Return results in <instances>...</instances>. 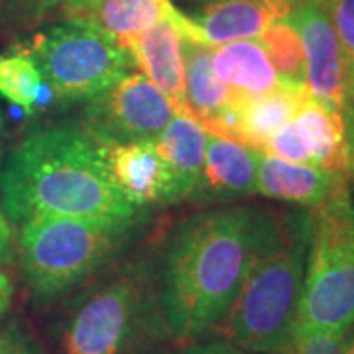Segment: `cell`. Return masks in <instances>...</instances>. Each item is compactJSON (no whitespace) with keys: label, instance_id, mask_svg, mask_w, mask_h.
I'll use <instances>...</instances> for the list:
<instances>
[{"label":"cell","instance_id":"1","mask_svg":"<svg viewBox=\"0 0 354 354\" xmlns=\"http://www.w3.org/2000/svg\"><path fill=\"white\" fill-rule=\"evenodd\" d=\"M264 218L266 209L218 207L174 230L156 279L171 339L199 341L221 327L241 293Z\"/></svg>","mask_w":354,"mask_h":354},{"label":"cell","instance_id":"2","mask_svg":"<svg viewBox=\"0 0 354 354\" xmlns=\"http://www.w3.org/2000/svg\"><path fill=\"white\" fill-rule=\"evenodd\" d=\"M12 223L38 215L136 225L140 209L114 185L101 146L83 128L48 127L26 136L0 174Z\"/></svg>","mask_w":354,"mask_h":354},{"label":"cell","instance_id":"3","mask_svg":"<svg viewBox=\"0 0 354 354\" xmlns=\"http://www.w3.org/2000/svg\"><path fill=\"white\" fill-rule=\"evenodd\" d=\"M311 218L266 209L241 293L221 323L225 341L250 354H288L304 293Z\"/></svg>","mask_w":354,"mask_h":354},{"label":"cell","instance_id":"4","mask_svg":"<svg viewBox=\"0 0 354 354\" xmlns=\"http://www.w3.org/2000/svg\"><path fill=\"white\" fill-rule=\"evenodd\" d=\"M167 333L150 268L128 266L65 305L55 323L59 354H144Z\"/></svg>","mask_w":354,"mask_h":354},{"label":"cell","instance_id":"5","mask_svg":"<svg viewBox=\"0 0 354 354\" xmlns=\"http://www.w3.org/2000/svg\"><path fill=\"white\" fill-rule=\"evenodd\" d=\"M134 227L55 215L20 223V266L34 299L51 304L83 286L122 250Z\"/></svg>","mask_w":354,"mask_h":354},{"label":"cell","instance_id":"6","mask_svg":"<svg viewBox=\"0 0 354 354\" xmlns=\"http://www.w3.org/2000/svg\"><path fill=\"white\" fill-rule=\"evenodd\" d=\"M309 230L304 293L295 337L342 333L354 325V197L346 176L317 205Z\"/></svg>","mask_w":354,"mask_h":354},{"label":"cell","instance_id":"7","mask_svg":"<svg viewBox=\"0 0 354 354\" xmlns=\"http://www.w3.org/2000/svg\"><path fill=\"white\" fill-rule=\"evenodd\" d=\"M26 48L59 101H88L130 73V51L71 20L48 26Z\"/></svg>","mask_w":354,"mask_h":354},{"label":"cell","instance_id":"8","mask_svg":"<svg viewBox=\"0 0 354 354\" xmlns=\"http://www.w3.org/2000/svg\"><path fill=\"white\" fill-rule=\"evenodd\" d=\"M176 109L144 73H128L88 99L83 130L97 144L152 142L167 127Z\"/></svg>","mask_w":354,"mask_h":354},{"label":"cell","instance_id":"9","mask_svg":"<svg viewBox=\"0 0 354 354\" xmlns=\"http://www.w3.org/2000/svg\"><path fill=\"white\" fill-rule=\"evenodd\" d=\"M305 53V87L323 106L342 113L346 101L344 62L325 0H297L290 14Z\"/></svg>","mask_w":354,"mask_h":354},{"label":"cell","instance_id":"10","mask_svg":"<svg viewBox=\"0 0 354 354\" xmlns=\"http://www.w3.org/2000/svg\"><path fill=\"white\" fill-rule=\"evenodd\" d=\"M62 20L87 26L124 50L142 32L164 20L176 26L185 39L209 46L197 24L179 12L171 0H77Z\"/></svg>","mask_w":354,"mask_h":354},{"label":"cell","instance_id":"11","mask_svg":"<svg viewBox=\"0 0 354 354\" xmlns=\"http://www.w3.org/2000/svg\"><path fill=\"white\" fill-rule=\"evenodd\" d=\"M260 152L239 140L207 132L205 160L191 201L199 205L230 203L256 193Z\"/></svg>","mask_w":354,"mask_h":354},{"label":"cell","instance_id":"12","mask_svg":"<svg viewBox=\"0 0 354 354\" xmlns=\"http://www.w3.org/2000/svg\"><path fill=\"white\" fill-rule=\"evenodd\" d=\"M114 185L134 207L167 205L169 169L152 142L99 144Z\"/></svg>","mask_w":354,"mask_h":354},{"label":"cell","instance_id":"13","mask_svg":"<svg viewBox=\"0 0 354 354\" xmlns=\"http://www.w3.org/2000/svg\"><path fill=\"white\" fill-rule=\"evenodd\" d=\"M297 0H213L191 20L209 46L258 39L268 26L290 18Z\"/></svg>","mask_w":354,"mask_h":354},{"label":"cell","instance_id":"14","mask_svg":"<svg viewBox=\"0 0 354 354\" xmlns=\"http://www.w3.org/2000/svg\"><path fill=\"white\" fill-rule=\"evenodd\" d=\"M183 36L171 22H158L138 38L132 39L128 51L134 65L160 88L176 109V113H185V83H183Z\"/></svg>","mask_w":354,"mask_h":354},{"label":"cell","instance_id":"15","mask_svg":"<svg viewBox=\"0 0 354 354\" xmlns=\"http://www.w3.org/2000/svg\"><path fill=\"white\" fill-rule=\"evenodd\" d=\"M207 130L185 113H176L153 146L169 169L167 205L189 199L195 189L205 160Z\"/></svg>","mask_w":354,"mask_h":354},{"label":"cell","instance_id":"16","mask_svg":"<svg viewBox=\"0 0 354 354\" xmlns=\"http://www.w3.org/2000/svg\"><path fill=\"white\" fill-rule=\"evenodd\" d=\"M342 174H333L311 164H295L260 152L256 193L274 201L315 209L325 201Z\"/></svg>","mask_w":354,"mask_h":354},{"label":"cell","instance_id":"17","mask_svg":"<svg viewBox=\"0 0 354 354\" xmlns=\"http://www.w3.org/2000/svg\"><path fill=\"white\" fill-rule=\"evenodd\" d=\"M307 97V87L293 83H283L276 91L256 97L239 93L236 104L232 106L236 114L234 140L258 152H264L268 138L274 136L279 128L293 122L295 114Z\"/></svg>","mask_w":354,"mask_h":354},{"label":"cell","instance_id":"18","mask_svg":"<svg viewBox=\"0 0 354 354\" xmlns=\"http://www.w3.org/2000/svg\"><path fill=\"white\" fill-rule=\"evenodd\" d=\"M183 50V83H185V102L189 114L201 124H209L230 111L239 93L228 88L213 69V46H205L185 39Z\"/></svg>","mask_w":354,"mask_h":354},{"label":"cell","instance_id":"19","mask_svg":"<svg viewBox=\"0 0 354 354\" xmlns=\"http://www.w3.org/2000/svg\"><path fill=\"white\" fill-rule=\"evenodd\" d=\"M213 69L228 88L248 97L276 91L286 83L276 73L260 39H236L213 46Z\"/></svg>","mask_w":354,"mask_h":354},{"label":"cell","instance_id":"20","mask_svg":"<svg viewBox=\"0 0 354 354\" xmlns=\"http://www.w3.org/2000/svg\"><path fill=\"white\" fill-rule=\"evenodd\" d=\"M293 124L309 150L311 165L333 174H348L342 113L323 106L309 95L295 114Z\"/></svg>","mask_w":354,"mask_h":354},{"label":"cell","instance_id":"21","mask_svg":"<svg viewBox=\"0 0 354 354\" xmlns=\"http://www.w3.org/2000/svg\"><path fill=\"white\" fill-rule=\"evenodd\" d=\"M44 77L26 44H16L0 55V95L24 109L28 114L38 111V97Z\"/></svg>","mask_w":354,"mask_h":354},{"label":"cell","instance_id":"22","mask_svg":"<svg viewBox=\"0 0 354 354\" xmlns=\"http://www.w3.org/2000/svg\"><path fill=\"white\" fill-rule=\"evenodd\" d=\"M258 39L264 46L266 53L281 81L305 85L304 44L290 18L268 26Z\"/></svg>","mask_w":354,"mask_h":354},{"label":"cell","instance_id":"23","mask_svg":"<svg viewBox=\"0 0 354 354\" xmlns=\"http://www.w3.org/2000/svg\"><path fill=\"white\" fill-rule=\"evenodd\" d=\"M325 6L341 44L348 101L354 97V0H325Z\"/></svg>","mask_w":354,"mask_h":354},{"label":"cell","instance_id":"24","mask_svg":"<svg viewBox=\"0 0 354 354\" xmlns=\"http://www.w3.org/2000/svg\"><path fill=\"white\" fill-rule=\"evenodd\" d=\"M77 0H0V6L6 16L20 30L44 24L53 16H64V12L75 4Z\"/></svg>","mask_w":354,"mask_h":354},{"label":"cell","instance_id":"25","mask_svg":"<svg viewBox=\"0 0 354 354\" xmlns=\"http://www.w3.org/2000/svg\"><path fill=\"white\" fill-rule=\"evenodd\" d=\"M264 153H272L276 158L295 162V164H311V156L305 146L301 134L297 132L295 124L279 128L274 136H270L264 146Z\"/></svg>","mask_w":354,"mask_h":354},{"label":"cell","instance_id":"26","mask_svg":"<svg viewBox=\"0 0 354 354\" xmlns=\"http://www.w3.org/2000/svg\"><path fill=\"white\" fill-rule=\"evenodd\" d=\"M346 335L342 333H323V330H313V333H304L295 337L293 351L297 354H342Z\"/></svg>","mask_w":354,"mask_h":354},{"label":"cell","instance_id":"27","mask_svg":"<svg viewBox=\"0 0 354 354\" xmlns=\"http://www.w3.org/2000/svg\"><path fill=\"white\" fill-rule=\"evenodd\" d=\"M0 354H46L32 333L20 323L0 325Z\"/></svg>","mask_w":354,"mask_h":354},{"label":"cell","instance_id":"28","mask_svg":"<svg viewBox=\"0 0 354 354\" xmlns=\"http://www.w3.org/2000/svg\"><path fill=\"white\" fill-rule=\"evenodd\" d=\"M181 354H250L227 341H209V342H191Z\"/></svg>","mask_w":354,"mask_h":354},{"label":"cell","instance_id":"29","mask_svg":"<svg viewBox=\"0 0 354 354\" xmlns=\"http://www.w3.org/2000/svg\"><path fill=\"white\" fill-rule=\"evenodd\" d=\"M344 120V140H346V153H348V174H354V97L344 102L342 109Z\"/></svg>","mask_w":354,"mask_h":354},{"label":"cell","instance_id":"30","mask_svg":"<svg viewBox=\"0 0 354 354\" xmlns=\"http://www.w3.org/2000/svg\"><path fill=\"white\" fill-rule=\"evenodd\" d=\"M12 221L6 216V213L0 209V266L6 264L12 258Z\"/></svg>","mask_w":354,"mask_h":354},{"label":"cell","instance_id":"31","mask_svg":"<svg viewBox=\"0 0 354 354\" xmlns=\"http://www.w3.org/2000/svg\"><path fill=\"white\" fill-rule=\"evenodd\" d=\"M14 299V283L12 279L8 278L6 272H2L0 268V317H4L8 313L10 305Z\"/></svg>","mask_w":354,"mask_h":354},{"label":"cell","instance_id":"32","mask_svg":"<svg viewBox=\"0 0 354 354\" xmlns=\"http://www.w3.org/2000/svg\"><path fill=\"white\" fill-rule=\"evenodd\" d=\"M342 354H354V333L351 339L346 337V342H344V351H342Z\"/></svg>","mask_w":354,"mask_h":354},{"label":"cell","instance_id":"33","mask_svg":"<svg viewBox=\"0 0 354 354\" xmlns=\"http://www.w3.org/2000/svg\"><path fill=\"white\" fill-rule=\"evenodd\" d=\"M191 2H199V4H207V2H213V0H191Z\"/></svg>","mask_w":354,"mask_h":354},{"label":"cell","instance_id":"34","mask_svg":"<svg viewBox=\"0 0 354 354\" xmlns=\"http://www.w3.org/2000/svg\"><path fill=\"white\" fill-rule=\"evenodd\" d=\"M288 354H297V353H295V351H291V353H288Z\"/></svg>","mask_w":354,"mask_h":354}]
</instances>
